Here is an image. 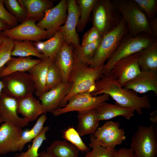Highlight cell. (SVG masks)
Wrapping results in <instances>:
<instances>
[{
  "instance_id": "cell-1",
  "label": "cell",
  "mask_w": 157,
  "mask_h": 157,
  "mask_svg": "<svg viewBox=\"0 0 157 157\" xmlns=\"http://www.w3.org/2000/svg\"><path fill=\"white\" fill-rule=\"evenodd\" d=\"M90 91L94 96L106 94L115 100L116 104L133 109L139 115H142L143 109L149 110L151 107L149 95L139 96L133 91L121 86L110 74L103 75Z\"/></svg>"
},
{
  "instance_id": "cell-2",
  "label": "cell",
  "mask_w": 157,
  "mask_h": 157,
  "mask_svg": "<svg viewBox=\"0 0 157 157\" xmlns=\"http://www.w3.org/2000/svg\"><path fill=\"white\" fill-rule=\"evenodd\" d=\"M73 55L74 64L68 81L72 84V87L68 94L61 102L58 108L64 107L69 99L75 95L90 91L96 82L103 75L104 65L91 67L81 62L74 51Z\"/></svg>"
},
{
  "instance_id": "cell-3",
  "label": "cell",
  "mask_w": 157,
  "mask_h": 157,
  "mask_svg": "<svg viewBox=\"0 0 157 157\" xmlns=\"http://www.w3.org/2000/svg\"><path fill=\"white\" fill-rule=\"evenodd\" d=\"M113 1L116 9L126 24L131 36L135 37L142 33L154 36L150 21L134 0Z\"/></svg>"
},
{
  "instance_id": "cell-4",
  "label": "cell",
  "mask_w": 157,
  "mask_h": 157,
  "mask_svg": "<svg viewBox=\"0 0 157 157\" xmlns=\"http://www.w3.org/2000/svg\"><path fill=\"white\" fill-rule=\"evenodd\" d=\"M156 37L145 33H141L135 37L129 33L122 38L118 48L104 64L103 75L109 74L114 65L117 62L133 54L139 52L154 41Z\"/></svg>"
},
{
  "instance_id": "cell-5",
  "label": "cell",
  "mask_w": 157,
  "mask_h": 157,
  "mask_svg": "<svg viewBox=\"0 0 157 157\" xmlns=\"http://www.w3.org/2000/svg\"><path fill=\"white\" fill-rule=\"evenodd\" d=\"M129 33L127 26L122 17L118 24L102 37L100 43L88 65L92 67L104 65L116 50L123 37Z\"/></svg>"
},
{
  "instance_id": "cell-6",
  "label": "cell",
  "mask_w": 157,
  "mask_h": 157,
  "mask_svg": "<svg viewBox=\"0 0 157 157\" xmlns=\"http://www.w3.org/2000/svg\"><path fill=\"white\" fill-rule=\"evenodd\" d=\"M92 12L93 26L102 37L115 27L122 18L113 0H97Z\"/></svg>"
},
{
  "instance_id": "cell-7",
  "label": "cell",
  "mask_w": 157,
  "mask_h": 157,
  "mask_svg": "<svg viewBox=\"0 0 157 157\" xmlns=\"http://www.w3.org/2000/svg\"><path fill=\"white\" fill-rule=\"evenodd\" d=\"M152 124L139 126L132 136L130 148L134 157H157V130Z\"/></svg>"
},
{
  "instance_id": "cell-8",
  "label": "cell",
  "mask_w": 157,
  "mask_h": 157,
  "mask_svg": "<svg viewBox=\"0 0 157 157\" xmlns=\"http://www.w3.org/2000/svg\"><path fill=\"white\" fill-rule=\"evenodd\" d=\"M1 78L4 85L2 92L17 100L35 92L34 83L28 72H15Z\"/></svg>"
},
{
  "instance_id": "cell-9",
  "label": "cell",
  "mask_w": 157,
  "mask_h": 157,
  "mask_svg": "<svg viewBox=\"0 0 157 157\" xmlns=\"http://www.w3.org/2000/svg\"><path fill=\"white\" fill-rule=\"evenodd\" d=\"M110 97L105 94L93 96L90 91L78 93L71 97L64 107L58 109L52 113L55 116H58L72 111L95 109L101 103L108 101Z\"/></svg>"
},
{
  "instance_id": "cell-10",
  "label": "cell",
  "mask_w": 157,
  "mask_h": 157,
  "mask_svg": "<svg viewBox=\"0 0 157 157\" xmlns=\"http://www.w3.org/2000/svg\"><path fill=\"white\" fill-rule=\"evenodd\" d=\"M36 21L33 19H26L16 26L4 30L2 33L13 40H28L36 42L48 38L47 31L38 27Z\"/></svg>"
},
{
  "instance_id": "cell-11",
  "label": "cell",
  "mask_w": 157,
  "mask_h": 157,
  "mask_svg": "<svg viewBox=\"0 0 157 157\" xmlns=\"http://www.w3.org/2000/svg\"><path fill=\"white\" fill-rule=\"evenodd\" d=\"M67 0H61L55 6L46 10L42 19L36 23L37 26L46 31L48 39L52 37L66 20Z\"/></svg>"
},
{
  "instance_id": "cell-12",
  "label": "cell",
  "mask_w": 157,
  "mask_h": 157,
  "mask_svg": "<svg viewBox=\"0 0 157 157\" xmlns=\"http://www.w3.org/2000/svg\"><path fill=\"white\" fill-rule=\"evenodd\" d=\"M124 129L119 122L108 121L98 128L93 135L99 143L106 148L115 147L126 139Z\"/></svg>"
},
{
  "instance_id": "cell-13",
  "label": "cell",
  "mask_w": 157,
  "mask_h": 157,
  "mask_svg": "<svg viewBox=\"0 0 157 157\" xmlns=\"http://www.w3.org/2000/svg\"><path fill=\"white\" fill-rule=\"evenodd\" d=\"M67 18L58 30L63 36L65 42L68 44H72L76 49L80 45L76 31L80 17L79 8L75 0H67Z\"/></svg>"
},
{
  "instance_id": "cell-14",
  "label": "cell",
  "mask_w": 157,
  "mask_h": 157,
  "mask_svg": "<svg viewBox=\"0 0 157 157\" xmlns=\"http://www.w3.org/2000/svg\"><path fill=\"white\" fill-rule=\"evenodd\" d=\"M138 53H135L119 60L113 66L109 74L121 86L140 72L141 70L138 63Z\"/></svg>"
},
{
  "instance_id": "cell-15",
  "label": "cell",
  "mask_w": 157,
  "mask_h": 157,
  "mask_svg": "<svg viewBox=\"0 0 157 157\" xmlns=\"http://www.w3.org/2000/svg\"><path fill=\"white\" fill-rule=\"evenodd\" d=\"M140 93L154 91L157 95V71L143 70L123 86Z\"/></svg>"
},
{
  "instance_id": "cell-16",
  "label": "cell",
  "mask_w": 157,
  "mask_h": 157,
  "mask_svg": "<svg viewBox=\"0 0 157 157\" xmlns=\"http://www.w3.org/2000/svg\"><path fill=\"white\" fill-rule=\"evenodd\" d=\"M23 131L12 124L4 122L0 126V154L17 151V144Z\"/></svg>"
},
{
  "instance_id": "cell-17",
  "label": "cell",
  "mask_w": 157,
  "mask_h": 157,
  "mask_svg": "<svg viewBox=\"0 0 157 157\" xmlns=\"http://www.w3.org/2000/svg\"><path fill=\"white\" fill-rule=\"evenodd\" d=\"M72 87L69 82L61 84L45 92L39 98L41 101L43 113H52L58 108L60 104L67 95Z\"/></svg>"
},
{
  "instance_id": "cell-18",
  "label": "cell",
  "mask_w": 157,
  "mask_h": 157,
  "mask_svg": "<svg viewBox=\"0 0 157 157\" xmlns=\"http://www.w3.org/2000/svg\"><path fill=\"white\" fill-rule=\"evenodd\" d=\"M17 100L2 92L0 97V114L4 122H8L21 128L28 122L19 116L17 112Z\"/></svg>"
},
{
  "instance_id": "cell-19",
  "label": "cell",
  "mask_w": 157,
  "mask_h": 157,
  "mask_svg": "<svg viewBox=\"0 0 157 157\" xmlns=\"http://www.w3.org/2000/svg\"><path fill=\"white\" fill-rule=\"evenodd\" d=\"M74 62L72 48L64 42L57 53L54 62L60 71L63 82H68Z\"/></svg>"
},
{
  "instance_id": "cell-20",
  "label": "cell",
  "mask_w": 157,
  "mask_h": 157,
  "mask_svg": "<svg viewBox=\"0 0 157 157\" xmlns=\"http://www.w3.org/2000/svg\"><path fill=\"white\" fill-rule=\"evenodd\" d=\"M54 62L51 58H44L32 67L28 73L30 75L35 88V93L40 98L45 92L47 75L49 65Z\"/></svg>"
},
{
  "instance_id": "cell-21",
  "label": "cell",
  "mask_w": 157,
  "mask_h": 157,
  "mask_svg": "<svg viewBox=\"0 0 157 157\" xmlns=\"http://www.w3.org/2000/svg\"><path fill=\"white\" fill-rule=\"evenodd\" d=\"M135 110L115 104L103 102L95 108L97 119L99 121L109 120L116 117L122 116L129 120L134 116Z\"/></svg>"
},
{
  "instance_id": "cell-22",
  "label": "cell",
  "mask_w": 157,
  "mask_h": 157,
  "mask_svg": "<svg viewBox=\"0 0 157 157\" xmlns=\"http://www.w3.org/2000/svg\"><path fill=\"white\" fill-rule=\"evenodd\" d=\"M17 112L28 122L35 120L43 114L41 103L33 94L17 100Z\"/></svg>"
},
{
  "instance_id": "cell-23",
  "label": "cell",
  "mask_w": 157,
  "mask_h": 157,
  "mask_svg": "<svg viewBox=\"0 0 157 157\" xmlns=\"http://www.w3.org/2000/svg\"><path fill=\"white\" fill-rule=\"evenodd\" d=\"M42 60L33 59L31 57H12L1 70V78L12 73L29 71L32 67L40 62Z\"/></svg>"
},
{
  "instance_id": "cell-24",
  "label": "cell",
  "mask_w": 157,
  "mask_h": 157,
  "mask_svg": "<svg viewBox=\"0 0 157 157\" xmlns=\"http://www.w3.org/2000/svg\"><path fill=\"white\" fill-rule=\"evenodd\" d=\"M78 112L77 132L81 136L93 134L97 129L100 121L97 119L95 109Z\"/></svg>"
},
{
  "instance_id": "cell-25",
  "label": "cell",
  "mask_w": 157,
  "mask_h": 157,
  "mask_svg": "<svg viewBox=\"0 0 157 157\" xmlns=\"http://www.w3.org/2000/svg\"><path fill=\"white\" fill-rule=\"evenodd\" d=\"M65 42L63 36L58 30L51 38L43 42H35L34 46L44 56L54 62L56 55Z\"/></svg>"
},
{
  "instance_id": "cell-26",
  "label": "cell",
  "mask_w": 157,
  "mask_h": 157,
  "mask_svg": "<svg viewBox=\"0 0 157 157\" xmlns=\"http://www.w3.org/2000/svg\"><path fill=\"white\" fill-rule=\"evenodd\" d=\"M27 11L26 19L36 21L41 19L47 9L53 7V2L49 0H19Z\"/></svg>"
},
{
  "instance_id": "cell-27",
  "label": "cell",
  "mask_w": 157,
  "mask_h": 157,
  "mask_svg": "<svg viewBox=\"0 0 157 157\" xmlns=\"http://www.w3.org/2000/svg\"><path fill=\"white\" fill-rule=\"evenodd\" d=\"M138 63L141 70L157 71V39L139 52Z\"/></svg>"
},
{
  "instance_id": "cell-28",
  "label": "cell",
  "mask_w": 157,
  "mask_h": 157,
  "mask_svg": "<svg viewBox=\"0 0 157 157\" xmlns=\"http://www.w3.org/2000/svg\"><path fill=\"white\" fill-rule=\"evenodd\" d=\"M47 151L54 157H79V150L66 140L53 141Z\"/></svg>"
},
{
  "instance_id": "cell-29",
  "label": "cell",
  "mask_w": 157,
  "mask_h": 157,
  "mask_svg": "<svg viewBox=\"0 0 157 157\" xmlns=\"http://www.w3.org/2000/svg\"><path fill=\"white\" fill-rule=\"evenodd\" d=\"M14 47L12 56L20 57H29L34 56L42 60L44 55L34 46L31 41L13 40Z\"/></svg>"
},
{
  "instance_id": "cell-30",
  "label": "cell",
  "mask_w": 157,
  "mask_h": 157,
  "mask_svg": "<svg viewBox=\"0 0 157 157\" xmlns=\"http://www.w3.org/2000/svg\"><path fill=\"white\" fill-rule=\"evenodd\" d=\"M47 119L45 113L41 115L38 119L36 123L30 130L23 131L22 135L17 144V151H22L25 144L33 140L39 134Z\"/></svg>"
},
{
  "instance_id": "cell-31",
  "label": "cell",
  "mask_w": 157,
  "mask_h": 157,
  "mask_svg": "<svg viewBox=\"0 0 157 157\" xmlns=\"http://www.w3.org/2000/svg\"><path fill=\"white\" fill-rule=\"evenodd\" d=\"M97 0L76 1L80 10V17L76 28L77 32H81L88 23L94 6Z\"/></svg>"
},
{
  "instance_id": "cell-32",
  "label": "cell",
  "mask_w": 157,
  "mask_h": 157,
  "mask_svg": "<svg viewBox=\"0 0 157 157\" xmlns=\"http://www.w3.org/2000/svg\"><path fill=\"white\" fill-rule=\"evenodd\" d=\"M101 38L85 46L80 45L75 49L74 51L81 62L88 65L98 48Z\"/></svg>"
},
{
  "instance_id": "cell-33",
  "label": "cell",
  "mask_w": 157,
  "mask_h": 157,
  "mask_svg": "<svg viewBox=\"0 0 157 157\" xmlns=\"http://www.w3.org/2000/svg\"><path fill=\"white\" fill-rule=\"evenodd\" d=\"M89 147L91 151L86 152L84 157H113L117 150L115 147L106 148L100 145L92 134L90 135Z\"/></svg>"
},
{
  "instance_id": "cell-34",
  "label": "cell",
  "mask_w": 157,
  "mask_h": 157,
  "mask_svg": "<svg viewBox=\"0 0 157 157\" xmlns=\"http://www.w3.org/2000/svg\"><path fill=\"white\" fill-rule=\"evenodd\" d=\"M48 126H44L39 134L33 140L31 146L27 151L15 155V157H38V150L43 141L46 140V134L49 129Z\"/></svg>"
},
{
  "instance_id": "cell-35",
  "label": "cell",
  "mask_w": 157,
  "mask_h": 157,
  "mask_svg": "<svg viewBox=\"0 0 157 157\" xmlns=\"http://www.w3.org/2000/svg\"><path fill=\"white\" fill-rule=\"evenodd\" d=\"M63 82L60 71L55 63L53 62L49 65L48 69L45 92L53 89Z\"/></svg>"
},
{
  "instance_id": "cell-36",
  "label": "cell",
  "mask_w": 157,
  "mask_h": 157,
  "mask_svg": "<svg viewBox=\"0 0 157 157\" xmlns=\"http://www.w3.org/2000/svg\"><path fill=\"white\" fill-rule=\"evenodd\" d=\"M7 10L17 20L23 22L27 17V11L24 6L17 0H3Z\"/></svg>"
},
{
  "instance_id": "cell-37",
  "label": "cell",
  "mask_w": 157,
  "mask_h": 157,
  "mask_svg": "<svg viewBox=\"0 0 157 157\" xmlns=\"http://www.w3.org/2000/svg\"><path fill=\"white\" fill-rule=\"evenodd\" d=\"M63 137L79 150L86 153L90 151L89 148L83 142L79 133L73 127H69L64 132Z\"/></svg>"
},
{
  "instance_id": "cell-38",
  "label": "cell",
  "mask_w": 157,
  "mask_h": 157,
  "mask_svg": "<svg viewBox=\"0 0 157 157\" xmlns=\"http://www.w3.org/2000/svg\"><path fill=\"white\" fill-rule=\"evenodd\" d=\"M13 47V40L5 37L0 45V69L3 68L11 58Z\"/></svg>"
},
{
  "instance_id": "cell-39",
  "label": "cell",
  "mask_w": 157,
  "mask_h": 157,
  "mask_svg": "<svg viewBox=\"0 0 157 157\" xmlns=\"http://www.w3.org/2000/svg\"><path fill=\"white\" fill-rule=\"evenodd\" d=\"M140 9L149 18H154L157 10L156 0H134Z\"/></svg>"
},
{
  "instance_id": "cell-40",
  "label": "cell",
  "mask_w": 157,
  "mask_h": 157,
  "mask_svg": "<svg viewBox=\"0 0 157 157\" xmlns=\"http://www.w3.org/2000/svg\"><path fill=\"white\" fill-rule=\"evenodd\" d=\"M0 20L6 23L10 28L18 25L17 19L8 12L4 6L3 0H0Z\"/></svg>"
},
{
  "instance_id": "cell-41",
  "label": "cell",
  "mask_w": 157,
  "mask_h": 157,
  "mask_svg": "<svg viewBox=\"0 0 157 157\" xmlns=\"http://www.w3.org/2000/svg\"><path fill=\"white\" fill-rule=\"evenodd\" d=\"M102 38L98 30L93 26L83 35L81 46L96 42Z\"/></svg>"
},
{
  "instance_id": "cell-42",
  "label": "cell",
  "mask_w": 157,
  "mask_h": 157,
  "mask_svg": "<svg viewBox=\"0 0 157 157\" xmlns=\"http://www.w3.org/2000/svg\"><path fill=\"white\" fill-rule=\"evenodd\" d=\"M113 157H134V152L132 149L123 148L117 150Z\"/></svg>"
},
{
  "instance_id": "cell-43",
  "label": "cell",
  "mask_w": 157,
  "mask_h": 157,
  "mask_svg": "<svg viewBox=\"0 0 157 157\" xmlns=\"http://www.w3.org/2000/svg\"><path fill=\"white\" fill-rule=\"evenodd\" d=\"M150 24L154 35L156 37L157 36V18L155 17L150 21Z\"/></svg>"
},
{
  "instance_id": "cell-44",
  "label": "cell",
  "mask_w": 157,
  "mask_h": 157,
  "mask_svg": "<svg viewBox=\"0 0 157 157\" xmlns=\"http://www.w3.org/2000/svg\"><path fill=\"white\" fill-rule=\"evenodd\" d=\"M150 117L149 119L152 124L154 125L157 124V110L153 111L150 113Z\"/></svg>"
},
{
  "instance_id": "cell-45",
  "label": "cell",
  "mask_w": 157,
  "mask_h": 157,
  "mask_svg": "<svg viewBox=\"0 0 157 157\" xmlns=\"http://www.w3.org/2000/svg\"><path fill=\"white\" fill-rule=\"evenodd\" d=\"M10 28H11L7 24L0 20V32Z\"/></svg>"
},
{
  "instance_id": "cell-46",
  "label": "cell",
  "mask_w": 157,
  "mask_h": 157,
  "mask_svg": "<svg viewBox=\"0 0 157 157\" xmlns=\"http://www.w3.org/2000/svg\"><path fill=\"white\" fill-rule=\"evenodd\" d=\"M38 157H54L47 151H42L39 153Z\"/></svg>"
},
{
  "instance_id": "cell-47",
  "label": "cell",
  "mask_w": 157,
  "mask_h": 157,
  "mask_svg": "<svg viewBox=\"0 0 157 157\" xmlns=\"http://www.w3.org/2000/svg\"><path fill=\"white\" fill-rule=\"evenodd\" d=\"M0 69V73L1 70L2 69ZM4 88V85L1 79V78L0 75V97L2 92Z\"/></svg>"
},
{
  "instance_id": "cell-48",
  "label": "cell",
  "mask_w": 157,
  "mask_h": 157,
  "mask_svg": "<svg viewBox=\"0 0 157 157\" xmlns=\"http://www.w3.org/2000/svg\"><path fill=\"white\" fill-rule=\"evenodd\" d=\"M5 36L2 33V32H0V44L4 38L5 37Z\"/></svg>"
},
{
  "instance_id": "cell-49",
  "label": "cell",
  "mask_w": 157,
  "mask_h": 157,
  "mask_svg": "<svg viewBox=\"0 0 157 157\" xmlns=\"http://www.w3.org/2000/svg\"><path fill=\"white\" fill-rule=\"evenodd\" d=\"M4 121L2 118V117L1 116V115L0 114V124L2 122H4Z\"/></svg>"
},
{
  "instance_id": "cell-50",
  "label": "cell",
  "mask_w": 157,
  "mask_h": 157,
  "mask_svg": "<svg viewBox=\"0 0 157 157\" xmlns=\"http://www.w3.org/2000/svg\"></svg>"
}]
</instances>
